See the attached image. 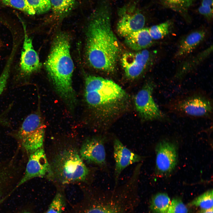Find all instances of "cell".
Returning a JSON list of instances; mask_svg holds the SVG:
<instances>
[{"label": "cell", "instance_id": "obj_24", "mask_svg": "<svg viewBox=\"0 0 213 213\" xmlns=\"http://www.w3.org/2000/svg\"><path fill=\"white\" fill-rule=\"evenodd\" d=\"M4 4L23 11L29 15L35 13L26 0H1Z\"/></svg>", "mask_w": 213, "mask_h": 213}, {"label": "cell", "instance_id": "obj_13", "mask_svg": "<svg viewBox=\"0 0 213 213\" xmlns=\"http://www.w3.org/2000/svg\"><path fill=\"white\" fill-rule=\"evenodd\" d=\"M146 18L138 11L132 13L122 11L117 23V29L119 34L124 38L144 28Z\"/></svg>", "mask_w": 213, "mask_h": 213}, {"label": "cell", "instance_id": "obj_27", "mask_svg": "<svg viewBox=\"0 0 213 213\" xmlns=\"http://www.w3.org/2000/svg\"><path fill=\"white\" fill-rule=\"evenodd\" d=\"M63 204L62 195L57 193L46 213H62Z\"/></svg>", "mask_w": 213, "mask_h": 213}, {"label": "cell", "instance_id": "obj_28", "mask_svg": "<svg viewBox=\"0 0 213 213\" xmlns=\"http://www.w3.org/2000/svg\"><path fill=\"white\" fill-rule=\"evenodd\" d=\"M187 207L180 199L175 198L171 201L167 213H188Z\"/></svg>", "mask_w": 213, "mask_h": 213}, {"label": "cell", "instance_id": "obj_6", "mask_svg": "<svg viewBox=\"0 0 213 213\" xmlns=\"http://www.w3.org/2000/svg\"><path fill=\"white\" fill-rule=\"evenodd\" d=\"M155 84L149 81L135 95V108L140 117L144 121H166L167 118L154 101L153 92Z\"/></svg>", "mask_w": 213, "mask_h": 213}, {"label": "cell", "instance_id": "obj_2", "mask_svg": "<svg viewBox=\"0 0 213 213\" xmlns=\"http://www.w3.org/2000/svg\"><path fill=\"white\" fill-rule=\"evenodd\" d=\"M85 83V101L102 121L116 117L128 107L130 103L128 94L113 81L89 75Z\"/></svg>", "mask_w": 213, "mask_h": 213}, {"label": "cell", "instance_id": "obj_20", "mask_svg": "<svg viewBox=\"0 0 213 213\" xmlns=\"http://www.w3.org/2000/svg\"><path fill=\"white\" fill-rule=\"evenodd\" d=\"M164 6L182 14L188 20L185 14L195 0H159Z\"/></svg>", "mask_w": 213, "mask_h": 213}, {"label": "cell", "instance_id": "obj_17", "mask_svg": "<svg viewBox=\"0 0 213 213\" xmlns=\"http://www.w3.org/2000/svg\"><path fill=\"white\" fill-rule=\"evenodd\" d=\"M45 128L43 120L38 112L31 114L24 120L17 134L20 141Z\"/></svg>", "mask_w": 213, "mask_h": 213}, {"label": "cell", "instance_id": "obj_18", "mask_svg": "<svg viewBox=\"0 0 213 213\" xmlns=\"http://www.w3.org/2000/svg\"><path fill=\"white\" fill-rule=\"evenodd\" d=\"M111 199L97 203L91 206L84 213H124L121 205Z\"/></svg>", "mask_w": 213, "mask_h": 213}, {"label": "cell", "instance_id": "obj_15", "mask_svg": "<svg viewBox=\"0 0 213 213\" xmlns=\"http://www.w3.org/2000/svg\"><path fill=\"white\" fill-rule=\"evenodd\" d=\"M212 45L201 52L184 60L178 67L174 76L177 80L182 79L188 73L194 70L205 60L212 51Z\"/></svg>", "mask_w": 213, "mask_h": 213}, {"label": "cell", "instance_id": "obj_22", "mask_svg": "<svg viewBox=\"0 0 213 213\" xmlns=\"http://www.w3.org/2000/svg\"><path fill=\"white\" fill-rule=\"evenodd\" d=\"M212 190H209L194 199L188 204L189 206L199 207L201 209L213 207Z\"/></svg>", "mask_w": 213, "mask_h": 213}, {"label": "cell", "instance_id": "obj_1", "mask_svg": "<svg viewBox=\"0 0 213 213\" xmlns=\"http://www.w3.org/2000/svg\"><path fill=\"white\" fill-rule=\"evenodd\" d=\"M111 10L107 0H102L88 25L86 53L94 69L106 73L116 69L119 52L118 40L112 30Z\"/></svg>", "mask_w": 213, "mask_h": 213}, {"label": "cell", "instance_id": "obj_30", "mask_svg": "<svg viewBox=\"0 0 213 213\" xmlns=\"http://www.w3.org/2000/svg\"><path fill=\"white\" fill-rule=\"evenodd\" d=\"M213 0H202L201 4L213 6Z\"/></svg>", "mask_w": 213, "mask_h": 213}, {"label": "cell", "instance_id": "obj_23", "mask_svg": "<svg viewBox=\"0 0 213 213\" xmlns=\"http://www.w3.org/2000/svg\"><path fill=\"white\" fill-rule=\"evenodd\" d=\"M171 25L170 21H167L151 26L149 28L150 36L153 40L162 39L170 33Z\"/></svg>", "mask_w": 213, "mask_h": 213}, {"label": "cell", "instance_id": "obj_7", "mask_svg": "<svg viewBox=\"0 0 213 213\" xmlns=\"http://www.w3.org/2000/svg\"><path fill=\"white\" fill-rule=\"evenodd\" d=\"M154 54L146 49L124 53L121 62L127 78L133 80L141 75L154 60Z\"/></svg>", "mask_w": 213, "mask_h": 213}, {"label": "cell", "instance_id": "obj_3", "mask_svg": "<svg viewBox=\"0 0 213 213\" xmlns=\"http://www.w3.org/2000/svg\"><path fill=\"white\" fill-rule=\"evenodd\" d=\"M45 66L57 92L69 104L73 105L76 101L72 83L74 66L66 34L61 33L55 38Z\"/></svg>", "mask_w": 213, "mask_h": 213}, {"label": "cell", "instance_id": "obj_12", "mask_svg": "<svg viewBox=\"0 0 213 213\" xmlns=\"http://www.w3.org/2000/svg\"><path fill=\"white\" fill-rule=\"evenodd\" d=\"M156 152L158 172L163 175L170 173L177 163V154L175 146L170 142L163 141L156 146Z\"/></svg>", "mask_w": 213, "mask_h": 213}, {"label": "cell", "instance_id": "obj_33", "mask_svg": "<svg viewBox=\"0 0 213 213\" xmlns=\"http://www.w3.org/2000/svg\"><path fill=\"white\" fill-rule=\"evenodd\" d=\"M29 213V212H23V213Z\"/></svg>", "mask_w": 213, "mask_h": 213}, {"label": "cell", "instance_id": "obj_19", "mask_svg": "<svg viewBox=\"0 0 213 213\" xmlns=\"http://www.w3.org/2000/svg\"><path fill=\"white\" fill-rule=\"evenodd\" d=\"M171 202L167 194L159 193L152 197L150 207L154 213H167Z\"/></svg>", "mask_w": 213, "mask_h": 213}, {"label": "cell", "instance_id": "obj_16", "mask_svg": "<svg viewBox=\"0 0 213 213\" xmlns=\"http://www.w3.org/2000/svg\"><path fill=\"white\" fill-rule=\"evenodd\" d=\"M126 44L135 51L146 49L153 43L149 28H143L124 37Z\"/></svg>", "mask_w": 213, "mask_h": 213}, {"label": "cell", "instance_id": "obj_31", "mask_svg": "<svg viewBox=\"0 0 213 213\" xmlns=\"http://www.w3.org/2000/svg\"><path fill=\"white\" fill-rule=\"evenodd\" d=\"M199 213H213V208L207 209H201Z\"/></svg>", "mask_w": 213, "mask_h": 213}, {"label": "cell", "instance_id": "obj_14", "mask_svg": "<svg viewBox=\"0 0 213 213\" xmlns=\"http://www.w3.org/2000/svg\"><path fill=\"white\" fill-rule=\"evenodd\" d=\"M206 34V30L201 28L192 31L183 36L179 42L175 58H182L192 52L203 41Z\"/></svg>", "mask_w": 213, "mask_h": 213}, {"label": "cell", "instance_id": "obj_9", "mask_svg": "<svg viewBox=\"0 0 213 213\" xmlns=\"http://www.w3.org/2000/svg\"><path fill=\"white\" fill-rule=\"evenodd\" d=\"M105 142L106 139L102 137L87 140L80 149L81 158L88 162L99 165L102 169H106Z\"/></svg>", "mask_w": 213, "mask_h": 213}, {"label": "cell", "instance_id": "obj_4", "mask_svg": "<svg viewBox=\"0 0 213 213\" xmlns=\"http://www.w3.org/2000/svg\"><path fill=\"white\" fill-rule=\"evenodd\" d=\"M166 106L170 112L180 116L210 118L212 116V100L208 95L201 92H195L176 98Z\"/></svg>", "mask_w": 213, "mask_h": 213}, {"label": "cell", "instance_id": "obj_11", "mask_svg": "<svg viewBox=\"0 0 213 213\" xmlns=\"http://www.w3.org/2000/svg\"><path fill=\"white\" fill-rule=\"evenodd\" d=\"M23 26L24 40L21 54L20 72L21 75L27 76L37 71L41 64L33 46L32 40L28 36L26 28Z\"/></svg>", "mask_w": 213, "mask_h": 213}, {"label": "cell", "instance_id": "obj_21", "mask_svg": "<svg viewBox=\"0 0 213 213\" xmlns=\"http://www.w3.org/2000/svg\"><path fill=\"white\" fill-rule=\"evenodd\" d=\"M51 8L59 17L66 14L72 9L75 0H50Z\"/></svg>", "mask_w": 213, "mask_h": 213}, {"label": "cell", "instance_id": "obj_10", "mask_svg": "<svg viewBox=\"0 0 213 213\" xmlns=\"http://www.w3.org/2000/svg\"><path fill=\"white\" fill-rule=\"evenodd\" d=\"M113 148L115 162L114 175L116 185L122 171L128 166L142 161L143 157L127 148L117 138L114 139Z\"/></svg>", "mask_w": 213, "mask_h": 213}, {"label": "cell", "instance_id": "obj_5", "mask_svg": "<svg viewBox=\"0 0 213 213\" xmlns=\"http://www.w3.org/2000/svg\"><path fill=\"white\" fill-rule=\"evenodd\" d=\"M57 175L63 183L84 180L89 170L77 152L67 150L57 156L54 163Z\"/></svg>", "mask_w": 213, "mask_h": 213}, {"label": "cell", "instance_id": "obj_32", "mask_svg": "<svg viewBox=\"0 0 213 213\" xmlns=\"http://www.w3.org/2000/svg\"><path fill=\"white\" fill-rule=\"evenodd\" d=\"M1 178H0V184H1Z\"/></svg>", "mask_w": 213, "mask_h": 213}, {"label": "cell", "instance_id": "obj_29", "mask_svg": "<svg viewBox=\"0 0 213 213\" xmlns=\"http://www.w3.org/2000/svg\"><path fill=\"white\" fill-rule=\"evenodd\" d=\"M199 13L208 20H211L213 16V6L201 5L198 9Z\"/></svg>", "mask_w": 213, "mask_h": 213}, {"label": "cell", "instance_id": "obj_26", "mask_svg": "<svg viewBox=\"0 0 213 213\" xmlns=\"http://www.w3.org/2000/svg\"><path fill=\"white\" fill-rule=\"evenodd\" d=\"M15 54L11 53L0 76V95L5 88L9 77L11 65Z\"/></svg>", "mask_w": 213, "mask_h": 213}, {"label": "cell", "instance_id": "obj_8", "mask_svg": "<svg viewBox=\"0 0 213 213\" xmlns=\"http://www.w3.org/2000/svg\"><path fill=\"white\" fill-rule=\"evenodd\" d=\"M51 172V168L42 147L30 154L24 175L16 188L33 178L42 177Z\"/></svg>", "mask_w": 213, "mask_h": 213}, {"label": "cell", "instance_id": "obj_25", "mask_svg": "<svg viewBox=\"0 0 213 213\" xmlns=\"http://www.w3.org/2000/svg\"><path fill=\"white\" fill-rule=\"evenodd\" d=\"M35 14L45 13L51 9L50 0H26Z\"/></svg>", "mask_w": 213, "mask_h": 213}]
</instances>
